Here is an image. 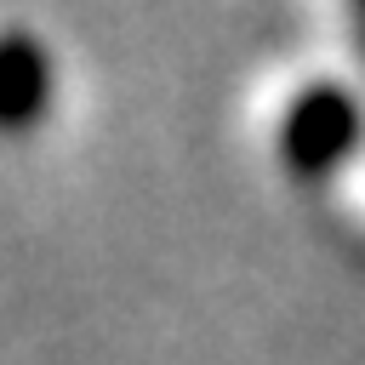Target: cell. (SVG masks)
<instances>
[{
	"label": "cell",
	"mask_w": 365,
	"mask_h": 365,
	"mask_svg": "<svg viewBox=\"0 0 365 365\" xmlns=\"http://www.w3.org/2000/svg\"><path fill=\"white\" fill-rule=\"evenodd\" d=\"M46 108H51V51L34 34L11 29L0 51V114L11 131H29Z\"/></svg>",
	"instance_id": "7a4b0ae2"
},
{
	"label": "cell",
	"mask_w": 365,
	"mask_h": 365,
	"mask_svg": "<svg viewBox=\"0 0 365 365\" xmlns=\"http://www.w3.org/2000/svg\"><path fill=\"white\" fill-rule=\"evenodd\" d=\"M354 23H359V40H365V6H359V11H354Z\"/></svg>",
	"instance_id": "3957f363"
},
{
	"label": "cell",
	"mask_w": 365,
	"mask_h": 365,
	"mask_svg": "<svg viewBox=\"0 0 365 365\" xmlns=\"http://www.w3.org/2000/svg\"><path fill=\"white\" fill-rule=\"evenodd\" d=\"M274 160L308 188H331L365 148V103L336 74H302L274 103Z\"/></svg>",
	"instance_id": "6da1fadb"
}]
</instances>
